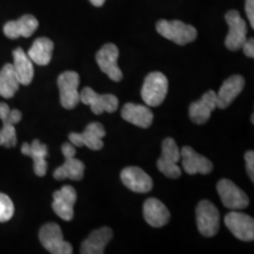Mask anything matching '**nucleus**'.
<instances>
[{
    "instance_id": "f257e3e1",
    "label": "nucleus",
    "mask_w": 254,
    "mask_h": 254,
    "mask_svg": "<svg viewBox=\"0 0 254 254\" xmlns=\"http://www.w3.org/2000/svg\"><path fill=\"white\" fill-rule=\"evenodd\" d=\"M157 31L161 37L173 41L177 45H187L196 39L198 32L192 25L185 24L180 20H165L161 19L157 23Z\"/></svg>"
},
{
    "instance_id": "f03ea898",
    "label": "nucleus",
    "mask_w": 254,
    "mask_h": 254,
    "mask_svg": "<svg viewBox=\"0 0 254 254\" xmlns=\"http://www.w3.org/2000/svg\"><path fill=\"white\" fill-rule=\"evenodd\" d=\"M168 80L161 72H151L145 78L141 87V98L150 107H157L163 104L167 95Z\"/></svg>"
},
{
    "instance_id": "7ed1b4c3",
    "label": "nucleus",
    "mask_w": 254,
    "mask_h": 254,
    "mask_svg": "<svg viewBox=\"0 0 254 254\" xmlns=\"http://www.w3.org/2000/svg\"><path fill=\"white\" fill-rule=\"evenodd\" d=\"M180 150L173 138H166L161 145V155L157 161V167L165 177L177 179L182 176V168L178 166Z\"/></svg>"
},
{
    "instance_id": "20e7f679",
    "label": "nucleus",
    "mask_w": 254,
    "mask_h": 254,
    "mask_svg": "<svg viewBox=\"0 0 254 254\" xmlns=\"http://www.w3.org/2000/svg\"><path fill=\"white\" fill-rule=\"evenodd\" d=\"M196 226L204 237H214L220 227V214L214 204L208 200L200 201L195 209Z\"/></svg>"
},
{
    "instance_id": "39448f33",
    "label": "nucleus",
    "mask_w": 254,
    "mask_h": 254,
    "mask_svg": "<svg viewBox=\"0 0 254 254\" xmlns=\"http://www.w3.org/2000/svg\"><path fill=\"white\" fill-rule=\"evenodd\" d=\"M80 77L74 71H65L58 77L60 104L64 109L73 110L80 103V93L78 88Z\"/></svg>"
},
{
    "instance_id": "423d86ee",
    "label": "nucleus",
    "mask_w": 254,
    "mask_h": 254,
    "mask_svg": "<svg viewBox=\"0 0 254 254\" xmlns=\"http://www.w3.org/2000/svg\"><path fill=\"white\" fill-rule=\"evenodd\" d=\"M39 240L45 250L52 254L73 253L72 245L64 240L62 228L56 222H49L40 228Z\"/></svg>"
},
{
    "instance_id": "0eeeda50",
    "label": "nucleus",
    "mask_w": 254,
    "mask_h": 254,
    "mask_svg": "<svg viewBox=\"0 0 254 254\" xmlns=\"http://www.w3.org/2000/svg\"><path fill=\"white\" fill-rule=\"evenodd\" d=\"M23 114L18 110H11L7 104L0 103V119L2 122V128L0 129V146L14 147L17 145V132L15 124L20 122Z\"/></svg>"
},
{
    "instance_id": "6e6552de",
    "label": "nucleus",
    "mask_w": 254,
    "mask_h": 254,
    "mask_svg": "<svg viewBox=\"0 0 254 254\" xmlns=\"http://www.w3.org/2000/svg\"><path fill=\"white\" fill-rule=\"evenodd\" d=\"M225 19L230 27L226 39H225V45L230 51L240 50L247 39L246 21L241 18L240 13L236 9L228 11L225 15Z\"/></svg>"
},
{
    "instance_id": "1a4fd4ad",
    "label": "nucleus",
    "mask_w": 254,
    "mask_h": 254,
    "mask_svg": "<svg viewBox=\"0 0 254 254\" xmlns=\"http://www.w3.org/2000/svg\"><path fill=\"white\" fill-rule=\"evenodd\" d=\"M105 135L106 131L100 123H91L85 127L82 133H69L68 139L72 145L78 147L86 146L90 150L99 151L104 147L103 138Z\"/></svg>"
},
{
    "instance_id": "9d476101",
    "label": "nucleus",
    "mask_w": 254,
    "mask_h": 254,
    "mask_svg": "<svg viewBox=\"0 0 254 254\" xmlns=\"http://www.w3.org/2000/svg\"><path fill=\"white\" fill-rule=\"evenodd\" d=\"M217 190L225 207L238 211L246 208L250 204V199L246 193L231 180L221 179L218 183Z\"/></svg>"
},
{
    "instance_id": "9b49d317",
    "label": "nucleus",
    "mask_w": 254,
    "mask_h": 254,
    "mask_svg": "<svg viewBox=\"0 0 254 254\" xmlns=\"http://www.w3.org/2000/svg\"><path fill=\"white\" fill-rule=\"evenodd\" d=\"M97 64L99 68L111 80L119 82L123 79V72L118 66L119 50L114 44H106L98 51Z\"/></svg>"
},
{
    "instance_id": "f8f14e48",
    "label": "nucleus",
    "mask_w": 254,
    "mask_h": 254,
    "mask_svg": "<svg viewBox=\"0 0 254 254\" xmlns=\"http://www.w3.org/2000/svg\"><path fill=\"white\" fill-rule=\"evenodd\" d=\"M80 101L85 105H90L92 112L97 116L104 112H116L119 105V100L116 95L99 94L91 87H85L80 92Z\"/></svg>"
},
{
    "instance_id": "ddd939ff",
    "label": "nucleus",
    "mask_w": 254,
    "mask_h": 254,
    "mask_svg": "<svg viewBox=\"0 0 254 254\" xmlns=\"http://www.w3.org/2000/svg\"><path fill=\"white\" fill-rule=\"evenodd\" d=\"M77 202V190L74 187L66 185L56 190L53 194L52 208L55 213L65 221H71L74 217V204Z\"/></svg>"
},
{
    "instance_id": "4468645a",
    "label": "nucleus",
    "mask_w": 254,
    "mask_h": 254,
    "mask_svg": "<svg viewBox=\"0 0 254 254\" xmlns=\"http://www.w3.org/2000/svg\"><path fill=\"white\" fill-rule=\"evenodd\" d=\"M225 225L239 240L252 241L254 239V220L250 215L241 212H231L225 217Z\"/></svg>"
},
{
    "instance_id": "2eb2a0df",
    "label": "nucleus",
    "mask_w": 254,
    "mask_h": 254,
    "mask_svg": "<svg viewBox=\"0 0 254 254\" xmlns=\"http://www.w3.org/2000/svg\"><path fill=\"white\" fill-rule=\"evenodd\" d=\"M180 159L183 161L184 171L190 176H194L196 173L209 174L213 170L212 161L204 155L196 153L190 146H184L180 150Z\"/></svg>"
},
{
    "instance_id": "dca6fc26",
    "label": "nucleus",
    "mask_w": 254,
    "mask_h": 254,
    "mask_svg": "<svg viewBox=\"0 0 254 254\" xmlns=\"http://www.w3.org/2000/svg\"><path fill=\"white\" fill-rule=\"evenodd\" d=\"M120 179L127 189L135 193H147L153 187L152 178L140 167L129 166L124 168Z\"/></svg>"
},
{
    "instance_id": "f3484780",
    "label": "nucleus",
    "mask_w": 254,
    "mask_h": 254,
    "mask_svg": "<svg viewBox=\"0 0 254 254\" xmlns=\"http://www.w3.org/2000/svg\"><path fill=\"white\" fill-rule=\"evenodd\" d=\"M217 107V92L207 91L202 95L201 99L190 104V119L196 125H204L208 122L212 112Z\"/></svg>"
},
{
    "instance_id": "a211bd4d",
    "label": "nucleus",
    "mask_w": 254,
    "mask_h": 254,
    "mask_svg": "<svg viewBox=\"0 0 254 254\" xmlns=\"http://www.w3.org/2000/svg\"><path fill=\"white\" fill-rule=\"evenodd\" d=\"M245 86V79L243 75L236 74L227 78L222 82L220 90L217 93V107L225 110L233 103L234 99L239 95Z\"/></svg>"
},
{
    "instance_id": "6ab92c4d",
    "label": "nucleus",
    "mask_w": 254,
    "mask_h": 254,
    "mask_svg": "<svg viewBox=\"0 0 254 254\" xmlns=\"http://www.w3.org/2000/svg\"><path fill=\"white\" fill-rule=\"evenodd\" d=\"M144 218L146 222L152 227L159 228L168 224L171 219V214L168 208L160 200L155 198H150L144 202Z\"/></svg>"
},
{
    "instance_id": "aec40b11",
    "label": "nucleus",
    "mask_w": 254,
    "mask_h": 254,
    "mask_svg": "<svg viewBox=\"0 0 254 254\" xmlns=\"http://www.w3.org/2000/svg\"><path fill=\"white\" fill-rule=\"evenodd\" d=\"M122 117L127 123L141 128H148L153 123V113L146 105L128 103L124 105L122 109Z\"/></svg>"
},
{
    "instance_id": "412c9836",
    "label": "nucleus",
    "mask_w": 254,
    "mask_h": 254,
    "mask_svg": "<svg viewBox=\"0 0 254 254\" xmlns=\"http://www.w3.org/2000/svg\"><path fill=\"white\" fill-rule=\"evenodd\" d=\"M21 153L33 159V170L38 177H45L47 167H49L46 161L49 150H47V146L45 144L40 142L38 139L33 140L31 145L24 142L21 146Z\"/></svg>"
},
{
    "instance_id": "4be33fe9",
    "label": "nucleus",
    "mask_w": 254,
    "mask_h": 254,
    "mask_svg": "<svg viewBox=\"0 0 254 254\" xmlns=\"http://www.w3.org/2000/svg\"><path fill=\"white\" fill-rule=\"evenodd\" d=\"M113 238V231L110 227H101L92 232L86 238V240L82 241L80 253L82 254H103L105 252V247L109 245V243Z\"/></svg>"
},
{
    "instance_id": "5701e85b",
    "label": "nucleus",
    "mask_w": 254,
    "mask_h": 254,
    "mask_svg": "<svg viewBox=\"0 0 254 254\" xmlns=\"http://www.w3.org/2000/svg\"><path fill=\"white\" fill-rule=\"evenodd\" d=\"M39 26L37 18L31 14H25L18 20H12L5 24L4 33L9 39H17L19 37L28 38L36 32Z\"/></svg>"
},
{
    "instance_id": "b1692460",
    "label": "nucleus",
    "mask_w": 254,
    "mask_h": 254,
    "mask_svg": "<svg viewBox=\"0 0 254 254\" xmlns=\"http://www.w3.org/2000/svg\"><path fill=\"white\" fill-rule=\"evenodd\" d=\"M13 66L14 73L20 85H30L34 77V67L32 60L28 58L27 53L18 47L13 51Z\"/></svg>"
},
{
    "instance_id": "393cba45",
    "label": "nucleus",
    "mask_w": 254,
    "mask_h": 254,
    "mask_svg": "<svg viewBox=\"0 0 254 254\" xmlns=\"http://www.w3.org/2000/svg\"><path fill=\"white\" fill-rule=\"evenodd\" d=\"M85 165L81 160H79L73 155H65V163L62 166L56 168L53 177L57 180L71 179L74 182H80L84 178Z\"/></svg>"
},
{
    "instance_id": "a878e982",
    "label": "nucleus",
    "mask_w": 254,
    "mask_h": 254,
    "mask_svg": "<svg viewBox=\"0 0 254 254\" xmlns=\"http://www.w3.org/2000/svg\"><path fill=\"white\" fill-rule=\"evenodd\" d=\"M53 49H55V44L49 38H38L28 50L27 56L32 63L40 66H46L52 59Z\"/></svg>"
},
{
    "instance_id": "bb28decb",
    "label": "nucleus",
    "mask_w": 254,
    "mask_h": 254,
    "mask_svg": "<svg viewBox=\"0 0 254 254\" xmlns=\"http://www.w3.org/2000/svg\"><path fill=\"white\" fill-rule=\"evenodd\" d=\"M19 81L15 75L12 64L6 65L0 69V95L5 99H9L19 90Z\"/></svg>"
},
{
    "instance_id": "cd10ccee",
    "label": "nucleus",
    "mask_w": 254,
    "mask_h": 254,
    "mask_svg": "<svg viewBox=\"0 0 254 254\" xmlns=\"http://www.w3.org/2000/svg\"><path fill=\"white\" fill-rule=\"evenodd\" d=\"M14 214V205L8 195L0 193V222L11 220Z\"/></svg>"
},
{
    "instance_id": "c85d7f7f",
    "label": "nucleus",
    "mask_w": 254,
    "mask_h": 254,
    "mask_svg": "<svg viewBox=\"0 0 254 254\" xmlns=\"http://www.w3.org/2000/svg\"><path fill=\"white\" fill-rule=\"evenodd\" d=\"M245 160H246V170L247 174H249L250 179L254 182V152L249 151L245 154Z\"/></svg>"
},
{
    "instance_id": "c756f323",
    "label": "nucleus",
    "mask_w": 254,
    "mask_h": 254,
    "mask_svg": "<svg viewBox=\"0 0 254 254\" xmlns=\"http://www.w3.org/2000/svg\"><path fill=\"white\" fill-rule=\"evenodd\" d=\"M246 15L249 18L251 27H254V0H246L245 2Z\"/></svg>"
},
{
    "instance_id": "7c9ffc66",
    "label": "nucleus",
    "mask_w": 254,
    "mask_h": 254,
    "mask_svg": "<svg viewBox=\"0 0 254 254\" xmlns=\"http://www.w3.org/2000/svg\"><path fill=\"white\" fill-rule=\"evenodd\" d=\"M241 49L244 50V53H245L246 57L249 58H253L254 57V40L253 38H250V39H246L244 45L241 46Z\"/></svg>"
},
{
    "instance_id": "2f4dec72",
    "label": "nucleus",
    "mask_w": 254,
    "mask_h": 254,
    "mask_svg": "<svg viewBox=\"0 0 254 254\" xmlns=\"http://www.w3.org/2000/svg\"><path fill=\"white\" fill-rule=\"evenodd\" d=\"M105 1L106 0H90V2L93 6H97V7H101L105 4Z\"/></svg>"
}]
</instances>
